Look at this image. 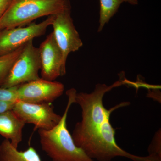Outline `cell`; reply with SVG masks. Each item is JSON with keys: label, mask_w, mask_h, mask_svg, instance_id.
Listing matches in <instances>:
<instances>
[{"label": "cell", "mask_w": 161, "mask_h": 161, "mask_svg": "<svg viewBox=\"0 0 161 161\" xmlns=\"http://www.w3.org/2000/svg\"><path fill=\"white\" fill-rule=\"evenodd\" d=\"M120 85V82H115L110 86L104 84H97L92 93H77L75 103L80 106L82 114V119L76 124L72 135L77 147L97 131L113 111L130 104V103L124 102L109 110L104 107L103 98L105 94Z\"/></svg>", "instance_id": "1"}, {"label": "cell", "mask_w": 161, "mask_h": 161, "mask_svg": "<svg viewBox=\"0 0 161 161\" xmlns=\"http://www.w3.org/2000/svg\"><path fill=\"white\" fill-rule=\"evenodd\" d=\"M77 93L75 88L67 91V105L56 126L50 130H38L42 150L53 161H93L76 146L67 126L68 114L72 105L75 103Z\"/></svg>", "instance_id": "2"}, {"label": "cell", "mask_w": 161, "mask_h": 161, "mask_svg": "<svg viewBox=\"0 0 161 161\" xmlns=\"http://www.w3.org/2000/svg\"><path fill=\"white\" fill-rule=\"evenodd\" d=\"M69 8V0H11L0 17V30L23 26L38 18L56 14Z\"/></svg>", "instance_id": "3"}, {"label": "cell", "mask_w": 161, "mask_h": 161, "mask_svg": "<svg viewBox=\"0 0 161 161\" xmlns=\"http://www.w3.org/2000/svg\"><path fill=\"white\" fill-rule=\"evenodd\" d=\"M107 117L97 131L78 146L90 158L97 161H111L116 157H123L133 161H155L150 156H138L120 148L115 141V130Z\"/></svg>", "instance_id": "4"}, {"label": "cell", "mask_w": 161, "mask_h": 161, "mask_svg": "<svg viewBox=\"0 0 161 161\" xmlns=\"http://www.w3.org/2000/svg\"><path fill=\"white\" fill-rule=\"evenodd\" d=\"M31 40L23 46L4 82L0 86L10 88L38 80L41 68L39 48L34 45Z\"/></svg>", "instance_id": "5"}, {"label": "cell", "mask_w": 161, "mask_h": 161, "mask_svg": "<svg viewBox=\"0 0 161 161\" xmlns=\"http://www.w3.org/2000/svg\"><path fill=\"white\" fill-rule=\"evenodd\" d=\"M56 42L62 52V66L66 72L68 56L72 52L78 50L83 45L71 16V8L64 9L56 14L52 24Z\"/></svg>", "instance_id": "6"}, {"label": "cell", "mask_w": 161, "mask_h": 161, "mask_svg": "<svg viewBox=\"0 0 161 161\" xmlns=\"http://www.w3.org/2000/svg\"><path fill=\"white\" fill-rule=\"evenodd\" d=\"M54 15L36 24L32 23L26 27L6 28L0 30V56L8 54L24 46L31 40L45 33L52 25Z\"/></svg>", "instance_id": "7"}, {"label": "cell", "mask_w": 161, "mask_h": 161, "mask_svg": "<svg viewBox=\"0 0 161 161\" xmlns=\"http://www.w3.org/2000/svg\"><path fill=\"white\" fill-rule=\"evenodd\" d=\"M50 103H29L17 100L12 110L25 124H33L34 131L50 130L56 126L61 119Z\"/></svg>", "instance_id": "8"}, {"label": "cell", "mask_w": 161, "mask_h": 161, "mask_svg": "<svg viewBox=\"0 0 161 161\" xmlns=\"http://www.w3.org/2000/svg\"><path fill=\"white\" fill-rule=\"evenodd\" d=\"M64 85L40 78L17 86L18 100L33 103H51L63 94Z\"/></svg>", "instance_id": "9"}, {"label": "cell", "mask_w": 161, "mask_h": 161, "mask_svg": "<svg viewBox=\"0 0 161 161\" xmlns=\"http://www.w3.org/2000/svg\"><path fill=\"white\" fill-rule=\"evenodd\" d=\"M39 49L41 78L54 81L58 77L66 74L62 66V52L56 42L53 32L41 43Z\"/></svg>", "instance_id": "10"}, {"label": "cell", "mask_w": 161, "mask_h": 161, "mask_svg": "<svg viewBox=\"0 0 161 161\" xmlns=\"http://www.w3.org/2000/svg\"><path fill=\"white\" fill-rule=\"evenodd\" d=\"M25 123L12 110L0 114V135L9 140L17 149L23 140V130Z\"/></svg>", "instance_id": "11"}, {"label": "cell", "mask_w": 161, "mask_h": 161, "mask_svg": "<svg viewBox=\"0 0 161 161\" xmlns=\"http://www.w3.org/2000/svg\"><path fill=\"white\" fill-rule=\"evenodd\" d=\"M0 161H41L34 148L30 147L24 151H19L5 139L0 145Z\"/></svg>", "instance_id": "12"}, {"label": "cell", "mask_w": 161, "mask_h": 161, "mask_svg": "<svg viewBox=\"0 0 161 161\" xmlns=\"http://www.w3.org/2000/svg\"><path fill=\"white\" fill-rule=\"evenodd\" d=\"M123 0H100V9L98 31L100 32L106 23L118 11Z\"/></svg>", "instance_id": "13"}, {"label": "cell", "mask_w": 161, "mask_h": 161, "mask_svg": "<svg viewBox=\"0 0 161 161\" xmlns=\"http://www.w3.org/2000/svg\"><path fill=\"white\" fill-rule=\"evenodd\" d=\"M23 46L8 54L0 56V86L9 74L11 67L19 55Z\"/></svg>", "instance_id": "14"}, {"label": "cell", "mask_w": 161, "mask_h": 161, "mask_svg": "<svg viewBox=\"0 0 161 161\" xmlns=\"http://www.w3.org/2000/svg\"><path fill=\"white\" fill-rule=\"evenodd\" d=\"M149 156L155 161H161V129L155 133L148 148Z\"/></svg>", "instance_id": "15"}, {"label": "cell", "mask_w": 161, "mask_h": 161, "mask_svg": "<svg viewBox=\"0 0 161 161\" xmlns=\"http://www.w3.org/2000/svg\"><path fill=\"white\" fill-rule=\"evenodd\" d=\"M17 86L10 88H3L0 87V100L14 102L18 100Z\"/></svg>", "instance_id": "16"}, {"label": "cell", "mask_w": 161, "mask_h": 161, "mask_svg": "<svg viewBox=\"0 0 161 161\" xmlns=\"http://www.w3.org/2000/svg\"><path fill=\"white\" fill-rule=\"evenodd\" d=\"M15 103V102H14L0 100V114L12 110L14 107Z\"/></svg>", "instance_id": "17"}, {"label": "cell", "mask_w": 161, "mask_h": 161, "mask_svg": "<svg viewBox=\"0 0 161 161\" xmlns=\"http://www.w3.org/2000/svg\"><path fill=\"white\" fill-rule=\"evenodd\" d=\"M11 0H0V17L8 8Z\"/></svg>", "instance_id": "18"}, {"label": "cell", "mask_w": 161, "mask_h": 161, "mask_svg": "<svg viewBox=\"0 0 161 161\" xmlns=\"http://www.w3.org/2000/svg\"><path fill=\"white\" fill-rule=\"evenodd\" d=\"M123 1H124V2H126L132 5H137L138 3L137 0H123Z\"/></svg>", "instance_id": "19"}]
</instances>
